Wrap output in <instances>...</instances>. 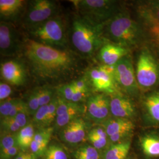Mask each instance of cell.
Instances as JSON below:
<instances>
[{"mask_svg": "<svg viewBox=\"0 0 159 159\" xmlns=\"http://www.w3.org/2000/svg\"><path fill=\"white\" fill-rule=\"evenodd\" d=\"M73 2L79 15L97 24H106L121 11L116 1L79 0Z\"/></svg>", "mask_w": 159, "mask_h": 159, "instance_id": "cell-5", "label": "cell"}, {"mask_svg": "<svg viewBox=\"0 0 159 159\" xmlns=\"http://www.w3.org/2000/svg\"><path fill=\"white\" fill-rule=\"evenodd\" d=\"M0 144V154L17 146V134H1Z\"/></svg>", "mask_w": 159, "mask_h": 159, "instance_id": "cell-32", "label": "cell"}, {"mask_svg": "<svg viewBox=\"0 0 159 159\" xmlns=\"http://www.w3.org/2000/svg\"><path fill=\"white\" fill-rule=\"evenodd\" d=\"M57 117L54 123V130L60 131L73 120L81 117L86 111V107L81 103L69 102L58 97Z\"/></svg>", "mask_w": 159, "mask_h": 159, "instance_id": "cell-13", "label": "cell"}, {"mask_svg": "<svg viewBox=\"0 0 159 159\" xmlns=\"http://www.w3.org/2000/svg\"><path fill=\"white\" fill-rule=\"evenodd\" d=\"M85 107V113L88 119L101 125L110 118V95L102 93L92 94L88 98Z\"/></svg>", "mask_w": 159, "mask_h": 159, "instance_id": "cell-10", "label": "cell"}, {"mask_svg": "<svg viewBox=\"0 0 159 159\" xmlns=\"http://www.w3.org/2000/svg\"><path fill=\"white\" fill-rule=\"evenodd\" d=\"M20 148L18 145L11 148L5 152L0 154L1 159H10L13 157H16L20 153Z\"/></svg>", "mask_w": 159, "mask_h": 159, "instance_id": "cell-37", "label": "cell"}, {"mask_svg": "<svg viewBox=\"0 0 159 159\" xmlns=\"http://www.w3.org/2000/svg\"><path fill=\"white\" fill-rule=\"evenodd\" d=\"M87 139L91 146L98 150L105 148L108 141V135L102 126L90 129L88 133Z\"/></svg>", "mask_w": 159, "mask_h": 159, "instance_id": "cell-23", "label": "cell"}, {"mask_svg": "<svg viewBox=\"0 0 159 159\" xmlns=\"http://www.w3.org/2000/svg\"><path fill=\"white\" fill-rule=\"evenodd\" d=\"M56 90L57 96L64 100L71 102L75 91V89L71 81L58 86Z\"/></svg>", "mask_w": 159, "mask_h": 159, "instance_id": "cell-29", "label": "cell"}, {"mask_svg": "<svg viewBox=\"0 0 159 159\" xmlns=\"http://www.w3.org/2000/svg\"><path fill=\"white\" fill-rule=\"evenodd\" d=\"M114 67V79L119 90L130 97L139 96L141 91L130 55L121 58Z\"/></svg>", "mask_w": 159, "mask_h": 159, "instance_id": "cell-7", "label": "cell"}, {"mask_svg": "<svg viewBox=\"0 0 159 159\" xmlns=\"http://www.w3.org/2000/svg\"><path fill=\"white\" fill-rule=\"evenodd\" d=\"M114 66L101 65L90 68L87 77L92 90L98 93L111 95L119 91L114 79Z\"/></svg>", "mask_w": 159, "mask_h": 159, "instance_id": "cell-9", "label": "cell"}, {"mask_svg": "<svg viewBox=\"0 0 159 159\" xmlns=\"http://www.w3.org/2000/svg\"><path fill=\"white\" fill-rule=\"evenodd\" d=\"M59 7L57 2L50 0L29 1L24 16V23L31 29L52 18L57 17Z\"/></svg>", "mask_w": 159, "mask_h": 159, "instance_id": "cell-8", "label": "cell"}, {"mask_svg": "<svg viewBox=\"0 0 159 159\" xmlns=\"http://www.w3.org/2000/svg\"><path fill=\"white\" fill-rule=\"evenodd\" d=\"M37 158H38V157H37L35 155H34V154L31 153L30 157V159H37Z\"/></svg>", "mask_w": 159, "mask_h": 159, "instance_id": "cell-39", "label": "cell"}, {"mask_svg": "<svg viewBox=\"0 0 159 159\" xmlns=\"http://www.w3.org/2000/svg\"><path fill=\"white\" fill-rule=\"evenodd\" d=\"M136 75L141 91L153 90L159 85V61L147 47H143L139 54Z\"/></svg>", "mask_w": 159, "mask_h": 159, "instance_id": "cell-6", "label": "cell"}, {"mask_svg": "<svg viewBox=\"0 0 159 159\" xmlns=\"http://www.w3.org/2000/svg\"><path fill=\"white\" fill-rule=\"evenodd\" d=\"M54 131L53 127L40 129L36 131L30 146L31 153L37 157H41L50 144V141Z\"/></svg>", "mask_w": 159, "mask_h": 159, "instance_id": "cell-21", "label": "cell"}, {"mask_svg": "<svg viewBox=\"0 0 159 159\" xmlns=\"http://www.w3.org/2000/svg\"><path fill=\"white\" fill-rule=\"evenodd\" d=\"M35 133V126L32 121L22 128L17 134V144L23 150L30 148Z\"/></svg>", "mask_w": 159, "mask_h": 159, "instance_id": "cell-24", "label": "cell"}, {"mask_svg": "<svg viewBox=\"0 0 159 159\" xmlns=\"http://www.w3.org/2000/svg\"><path fill=\"white\" fill-rule=\"evenodd\" d=\"M30 154L31 153L21 152L17 154L15 157V159H29L30 157Z\"/></svg>", "mask_w": 159, "mask_h": 159, "instance_id": "cell-38", "label": "cell"}, {"mask_svg": "<svg viewBox=\"0 0 159 159\" xmlns=\"http://www.w3.org/2000/svg\"><path fill=\"white\" fill-rule=\"evenodd\" d=\"M142 106L148 120L153 124H159V90L147 92L143 97Z\"/></svg>", "mask_w": 159, "mask_h": 159, "instance_id": "cell-20", "label": "cell"}, {"mask_svg": "<svg viewBox=\"0 0 159 159\" xmlns=\"http://www.w3.org/2000/svg\"><path fill=\"white\" fill-rule=\"evenodd\" d=\"M110 112L114 117L131 120L136 114L135 104L130 97L120 91L110 95Z\"/></svg>", "mask_w": 159, "mask_h": 159, "instance_id": "cell-16", "label": "cell"}, {"mask_svg": "<svg viewBox=\"0 0 159 159\" xmlns=\"http://www.w3.org/2000/svg\"><path fill=\"white\" fill-rule=\"evenodd\" d=\"M41 157L43 159H69L66 150L57 143L49 144Z\"/></svg>", "mask_w": 159, "mask_h": 159, "instance_id": "cell-26", "label": "cell"}, {"mask_svg": "<svg viewBox=\"0 0 159 159\" xmlns=\"http://www.w3.org/2000/svg\"><path fill=\"white\" fill-rule=\"evenodd\" d=\"M104 37L107 41L129 49L142 44L144 33L139 22L126 11H120L106 23Z\"/></svg>", "mask_w": 159, "mask_h": 159, "instance_id": "cell-3", "label": "cell"}, {"mask_svg": "<svg viewBox=\"0 0 159 159\" xmlns=\"http://www.w3.org/2000/svg\"><path fill=\"white\" fill-rule=\"evenodd\" d=\"M22 41L15 25L10 22L1 21L0 52L4 57H12L20 51Z\"/></svg>", "mask_w": 159, "mask_h": 159, "instance_id": "cell-11", "label": "cell"}, {"mask_svg": "<svg viewBox=\"0 0 159 159\" xmlns=\"http://www.w3.org/2000/svg\"><path fill=\"white\" fill-rule=\"evenodd\" d=\"M20 51L31 73L40 81L55 83L68 79L80 68L78 53L46 46L28 37L22 41Z\"/></svg>", "mask_w": 159, "mask_h": 159, "instance_id": "cell-1", "label": "cell"}, {"mask_svg": "<svg viewBox=\"0 0 159 159\" xmlns=\"http://www.w3.org/2000/svg\"><path fill=\"white\" fill-rule=\"evenodd\" d=\"M130 146L131 142L128 140L113 144L106 150L104 159H125Z\"/></svg>", "mask_w": 159, "mask_h": 159, "instance_id": "cell-22", "label": "cell"}, {"mask_svg": "<svg viewBox=\"0 0 159 159\" xmlns=\"http://www.w3.org/2000/svg\"><path fill=\"white\" fill-rule=\"evenodd\" d=\"M12 93L11 87L8 83L1 81L0 83V101L1 102L7 100Z\"/></svg>", "mask_w": 159, "mask_h": 159, "instance_id": "cell-35", "label": "cell"}, {"mask_svg": "<svg viewBox=\"0 0 159 159\" xmlns=\"http://www.w3.org/2000/svg\"><path fill=\"white\" fill-rule=\"evenodd\" d=\"M140 144L143 152L150 157L159 156V138L152 134L141 137Z\"/></svg>", "mask_w": 159, "mask_h": 159, "instance_id": "cell-25", "label": "cell"}, {"mask_svg": "<svg viewBox=\"0 0 159 159\" xmlns=\"http://www.w3.org/2000/svg\"><path fill=\"white\" fill-rule=\"evenodd\" d=\"M144 5L159 24V1H150L148 2H144Z\"/></svg>", "mask_w": 159, "mask_h": 159, "instance_id": "cell-36", "label": "cell"}, {"mask_svg": "<svg viewBox=\"0 0 159 159\" xmlns=\"http://www.w3.org/2000/svg\"><path fill=\"white\" fill-rule=\"evenodd\" d=\"M26 102L30 115L33 116L38 109L40 107L39 88L35 89L30 93Z\"/></svg>", "mask_w": 159, "mask_h": 159, "instance_id": "cell-31", "label": "cell"}, {"mask_svg": "<svg viewBox=\"0 0 159 159\" xmlns=\"http://www.w3.org/2000/svg\"><path fill=\"white\" fill-rule=\"evenodd\" d=\"M31 39L46 46L66 48L67 44L66 25L59 16L29 29Z\"/></svg>", "mask_w": 159, "mask_h": 159, "instance_id": "cell-4", "label": "cell"}, {"mask_svg": "<svg viewBox=\"0 0 159 159\" xmlns=\"http://www.w3.org/2000/svg\"><path fill=\"white\" fill-rule=\"evenodd\" d=\"M27 1L24 0H1L0 16L1 19L6 22L11 23L17 20L26 7Z\"/></svg>", "mask_w": 159, "mask_h": 159, "instance_id": "cell-19", "label": "cell"}, {"mask_svg": "<svg viewBox=\"0 0 159 159\" xmlns=\"http://www.w3.org/2000/svg\"><path fill=\"white\" fill-rule=\"evenodd\" d=\"M71 82L73 83L75 89L77 90L90 93H91L92 91L91 85L85 75L79 79L74 80Z\"/></svg>", "mask_w": 159, "mask_h": 159, "instance_id": "cell-34", "label": "cell"}, {"mask_svg": "<svg viewBox=\"0 0 159 159\" xmlns=\"http://www.w3.org/2000/svg\"><path fill=\"white\" fill-rule=\"evenodd\" d=\"M129 52L126 48L107 42L98 51V57L102 65L114 66L121 58L129 55Z\"/></svg>", "mask_w": 159, "mask_h": 159, "instance_id": "cell-18", "label": "cell"}, {"mask_svg": "<svg viewBox=\"0 0 159 159\" xmlns=\"http://www.w3.org/2000/svg\"><path fill=\"white\" fill-rule=\"evenodd\" d=\"M58 98L54 97L49 104L41 106L33 116L32 123L38 129L50 127L57 117Z\"/></svg>", "mask_w": 159, "mask_h": 159, "instance_id": "cell-17", "label": "cell"}, {"mask_svg": "<svg viewBox=\"0 0 159 159\" xmlns=\"http://www.w3.org/2000/svg\"><path fill=\"white\" fill-rule=\"evenodd\" d=\"M106 24H97L80 15L75 16L71 29V41L79 56L92 57L107 43L104 37Z\"/></svg>", "mask_w": 159, "mask_h": 159, "instance_id": "cell-2", "label": "cell"}, {"mask_svg": "<svg viewBox=\"0 0 159 159\" xmlns=\"http://www.w3.org/2000/svg\"><path fill=\"white\" fill-rule=\"evenodd\" d=\"M89 123L80 117L73 120L60 130V137L66 143L76 144L83 142L89 130Z\"/></svg>", "mask_w": 159, "mask_h": 159, "instance_id": "cell-15", "label": "cell"}, {"mask_svg": "<svg viewBox=\"0 0 159 159\" xmlns=\"http://www.w3.org/2000/svg\"><path fill=\"white\" fill-rule=\"evenodd\" d=\"M19 98H10L1 102L0 104V116L1 119L7 117L11 112L14 106L18 101Z\"/></svg>", "mask_w": 159, "mask_h": 159, "instance_id": "cell-33", "label": "cell"}, {"mask_svg": "<svg viewBox=\"0 0 159 159\" xmlns=\"http://www.w3.org/2000/svg\"><path fill=\"white\" fill-rule=\"evenodd\" d=\"M113 144L127 141L132 134L134 125L131 120L110 117L101 124Z\"/></svg>", "mask_w": 159, "mask_h": 159, "instance_id": "cell-12", "label": "cell"}, {"mask_svg": "<svg viewBox=\"0 0 159 159\" xmlns=\"http://www.w3.org/2000/svg\"><path fill=\"white\" fill-rule=\"evenodd\" d=\"M56 95V90L50 86L39 87L40 107L49 104Z\"/></svg>", "mask_w": 159, "mask_h": 159, "instance_id": "cell-30", "label": "cell"}, {"mask_svg": "<svg viewBox=\"0 0 159 159\" xmlns=\"http://www.w3.org/2000/svg\"><path fill=\"white\" fill-rule=\"evenodd\" d=\"M0 71L1 79L10 85L22 86L28 80L24 64L17 60H8L1 63Z\"/></svg>", "mask_w": 159, "mask_h": 159, "instance_id": "cell-14", "label": "cell"}, {"mask_svg": "<svg viewBox=\"0 0 159 159\" xmlns=\"http://www.w3.org/2000/svg\"><path fill=\"white\" fill-rule=\"evenodd\" d=\"M21 129L14 117L1 119V133L2 134H17Z\"/></svg>", "mask_w": 159, "mask_h": 159, "instance_id": "cell-28", "label": "cell"}, {"mask_svg": "<svg viewBox=\"0 0 159 159\" xmlns=\"http://www.w3.org/2000/svg\"><path fill=\"white\" fill-rule=\"evenodd\" d=\"M74 159H100L98 150L90 144L82 145L73 153Z\"/></svg>", "mask_w": 159, "mask_h": 159, "instance_id": "cell-27", "label": "cell"}]
</instances>
